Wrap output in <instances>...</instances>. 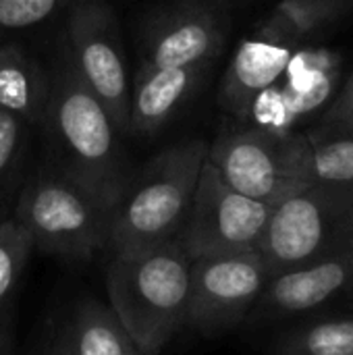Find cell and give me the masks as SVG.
Wrapping results in <instances>:
<instances>
[{"mask_svg":"<svg viewBox=\"0 0 353 355\" xmlns=\"http://www.w3.org/2000/svg\"><path fill=\"white\" fill-rule=\"evenodd\" d=\"M353 250V185L312 183L268 216L256 252L270 277Z\"/></svg>","mask_w":353,"mask_h":355,"instance_id":"4","label":"cell"},{"mask_svg":"<svg viewBox=\"0 0 353 355\" xmlns=\"http://www.w3.org/2000/svg\"><path fill=\"white\" fill-rule=\"evenodd\" d=\"M69 62L106 108L119 133H129L131 85L112 8L104 0H75L67 21Z\"/></svg>","mask_w":353,"mask_h":355,"instance_id":"8","label":"cell"},{"mask_svg":"<svg viewBox=\"0 0 353 355\" xmlns=\"http://www.w3.org/2000/svg\"><path fill=\"white\" fill-rule=\"evenodd\" d=\"M318 127H353V71L320 112Z\"/></svg>","mask_w":353,"mask_h":355,"instance_id":"23","label":"cell"},{"mask_svg":"<svg viewBox=\"0 0 353 355\" xmlns=\"http://www.w3.org/2000/svg\"><path fill=\"white\" fill-rule=\"evenodd\" d=\"M347 300H353V250L270 277L246 324L266 327Z\"/></svg>","mask_w":353,"mask_h":355,"instance_id":"11","label":"cell"},{"mask_svg":"<svg viewBox=\"0 0 353 355\" xmlns=\"http://www.w3.org/2000/svg\"><path fill=\"white\" fill-rule=\"evenodd\" d=\"M206 158L235 191L273 208L312 185L306 133L235 127L208 146Z\"/></svg>","mask_w":353,"mask_h":355,"instance_id":"6","label":"cell"},{"mask_svg":"<svg viewBox=\"0 0 353 355\" xmlns=\"http://www.w3.org/2000/svg\"><path fill=\"white\" fill-rule=\"evenodd\" d=\"M339 77L337 54L322 48H298L281 79L254 100L246 121L270 131H293L295 121L329 106Z\"/></svg>","mask_w":353,"mask_h":355,"instance_id":"10","label":"cell"},{"mask_svg":"<svg viewBox=\"0 0 353 355\" xmlns=\"http://www.w3.org/2000/svg\"><path fill=\"white\" fill-rule=\"evenodd\" d=\"M29 125L0 108V223L12 216L15 202L25 183Z\"/></svg>","mask_w":353,"mask_h":355,"instance_id":"20","label":"cell"},{"mask_svg":"<svg viewBox=\"0 0 353 355\" xmlns=\"http://www.w3.org/2000/svg\"><path fill=\"white\" fill-rule=\"evenodd\" d=\"M44 355H64V354H62L60 345H58V343H56V339H54V343H52V345L48 347V352H46Z\"/></svg>","mask_w":353,"mask_h":355,"instance_id":"25","label":"cell"},{"mask_svg":"<svg viewBox=\"0 0 353 355\" xmlns=\"http://www.w3.org/2000/svg\"><path fill=\"white\" fill-rule=\"evenodd\" d=\"M208 156V144H173L133 173L110 210L108 250L112 256L139 254L177 239Z\"/></svg>","mask_w":353,"mask_h":355,"instance_id":"2","label":"cell"},{"mask_svg":"<svg viewBox=\"0 0 353 355\" xmlns=\"http://www.w3.org/2000/svg\"><path fill=\"white\" fill-rule=\"evenodd\" d=\"M15 349V327H12V308L0 316V355H12Z\"/></svg>","mask_w":353,"mask_h":355,"instance_id":"24","label":"cell"},{"mask_svg":"<svg viewBox=\"0 0 353 355\" xmlns=\"http://www.w3.org/2000/svg\"><path fill=\"white\" fill-rule=\"evenodd\" d=\"M310 181L352 183L353 127H314L306 131Z\"/></svg>","mask_w":353,"mask_h":355,"instance_id":"18","label":"cell"},{"mask_svg":"<svg viewBox=\"0 0 353 355\" xmlns=\"http://www.w3.org/2000/svg\"><path fill=\"white\" fill-rule=\"evenodd\" d=\"M270 212L273 206L235 191L206 158L177 241L191 260L252 252Z\"/></svg>","mask_w":353,"mask_h":355,"instance_id":"7","label":"cell"},{"mask_svg":"<svg viewBox=\"0 0 353 355\" xmlns=\"http://www.w3.org/2000/svg\"><path fill=\"white\" fill-rule=\"evenodd\" d=\"M12 218L33 248L71 262H89L108 250L110 210L44 162L19 191Z\"/></svg>","mask_w":353,"mask_h":355,"instance_id":"5","label":"cell"},{"mask_svg":"<svg viewBox=\"0 0 353 355\" xmlns=\"http://www.w3.org/2000/svg\"><path fill=\"white\" fill-rule=\"evenodd\" d=\"M48 137V164L104 208L123 196L133 177L119 129L67 60L50 81L42 125Z\"/></svg>","mask_w":353,"mask_h":355,"instance_id":"1","label":"cell"},{"mask_svg":"<svg viewBox=\"0 0 353 355\" xmlns=\"http://www.w3.org/2000/svg\"><path fill=\"white\" fill-rule=\"evenodd\" d=\"M227 37L214 2L181 0L152 15L144 29V62L154 67L212 64Z\"/></svg>","mask_w":353,"mask_h":355,"instance_id":"12","label":"cell"},{"mask_svg":"<svg viewBox=\"0 0 353 355\" xmlns=\"http://www.w3.org/2000/svg\"><path fill=\"white\" fill-rule=\"evenodd\" d=\"M33 250L29 233L12 216L0 223V316L12 308V295Z\"/></svg>","mask_w":353,"mask_h":355,"instance_id":"21","label":"cell"},{"mask_svg":"<svg viewBox=\"0 0 353 355\" xmlns=\"http://www.w3.org/2000/svg\"><path fill=\"white\" fill-rule=\"evenodd\" d=\"M268 279L256 250L191 260L185 329L210 337L246 324Z\"/></svg>","mask_w":353,"mask_h":355,"instance_id":"9","label":"cell"},{"mask_svg":"<svg viewBox=\"0 0 353 355\" xmlns=\"http://www.w3.org/2000/svg\"><path fill=\"white\" fill-rule=\"evenodd\" d=\"M273 355H353V316L293 327L275 341Z\"/></svg>","mask_w":353,"mask_h":355,"instance_id":"19","label":"cell"},{"mask_svg":"<svg viewBox=\"0 0 353 355\" xmlns=\"http://www.w3.org/2000/svg\"><path fill=\"white\" fill-rule=\"evenodd\" d=\"M295 52L298 48L262 33L243 40L223 77L218 92L221 104L231 114L246 121L254 100L281 79Z\"/></svg>","mask_w":353,"mask_h":355,"instance_id":"14","label":"cell"},{"mask_svg":"<svg viewBox=\"0 0 353 355\" xmlns=\"http://www.w3.org/2000/svg\"><path fill=\"white\" fill-rule=\"evenodd\" d=\"M353 8V0H281L258 25L256 33L302 48Z\"/></svg>","mask_w":353,"mask_h":355,"instance_id":"17","label":"cell"},{"mask_svg":"<svg viewBox=\"0 0 353 355\" xmlns=\"http://www.w3.org/2000/svg\"><path fill=\"white\" fill-rule=\"evenodd\" d=\"M56 343L64 355H139L114 310L98 300L75 306Z\"/></svg>","mask_w":353,"mask_h":355,"instance_id":"15","label":"cell"},{"mask_svg":"<svg viewBox=\"0 0 353 355\" xmlns=\"http://www.w3.org/2000/svg\"><path fill=\"white\" fill-rule=\"evenodd\" d=\"M191 258L177 239L139 254L112 256L106 266L108 306L139 355H160L185 329Z\"/></svg>","mask_w":353,"mask_h":355,"instance_id":"3","label":"cell"},{"mask_svg":"<svg viewBox=\"0 0 353 355\" xmlns=\"http://www.w3.org/2000/svg\"><path fill=\"white\" fill-rule=\"evenodd\" d=\"M75 0H0V37L31 29Z\"/></svg>","mask_w":353,"mask_h":355,"instance_id":"22","label":"cell"},{"mask_svg":"<svg viewBox=\"0 0 353 355\" xmlns=\"http://www.w3.org/2000/svg\"><path fill=\"white\" fill-rule=\"evenodd\" d=\"M48 98L50 79L40 62L15 42L0 44V108L29 127L42 125Z\"/></svg>","mask_w":353,"mask_h":355,"instance_id":"16","label":"cell"},{"mask_svg":"<svg viewBox=\"0 0 353 355\" xmlns=\"http://www.w3.org/2000/svg\"><path fill=\"white\" fill-rule=\"evenodd\" d=\"M212 64L154 67L144 62L135 75L129 102V133H158L191 98Z\"/></svg>","mask_w":353,"mask_h":355,"instance_id":"13","label":"cell"}]
</instances>
